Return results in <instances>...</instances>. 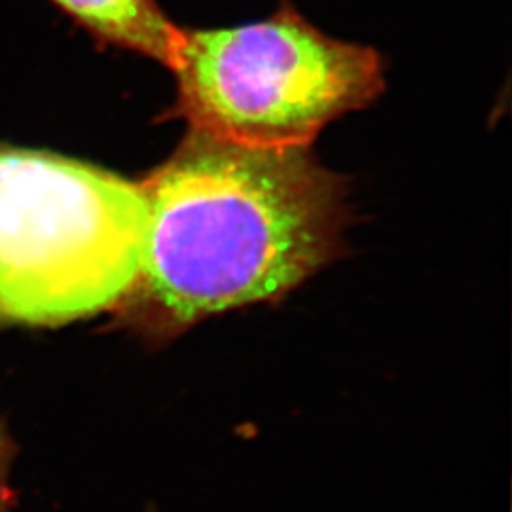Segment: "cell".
<instances>
[{"mask_svg": "<svg viewBox=\"0 0 512 512\" xmlns=\"http://www.w3.org/2000/svg\"><path fill=\"white\" fill-rule=\"evenodd\" d=\"M139 184L145 255L118 308L156 338L275 302L342 247L346 184L308 147H247L190 129Z\"/></svg>", "mask_w": 512, "mask_h": 512, "instance_id": "1", "label": "cell"}, {"mask_svg": "<svg viewBox=\"0 0 512 512\" xmlns=\"http://www.w3.org/2000/svg\"><path fill=\"white\" fill-rule=\"evenodd\" d=\"M141 184L0 145V321L55 327L118 308L145 255Z\"/></svg>", "mask_w": 512, "mask_h": 512, "instance_id": "2", "label": "cell"}, {"mask_svg": "<svg viewBox=\"0 0 512 512\" xmlns=\"http://www.w3.org/2000/svg\"><path fill=\"white\" fill-rule=\"evenodd\" d=\"M171 71L173 116L247 147H310L384 90L378 52L321 33L289 2L255 23L181 29Z\"/></svg>", "mask_w": 512, "mask_h": 512, "instance_id": "3", "label": "cell"}, {"mask_svg": "<svg viewBox=\"0 0 512 512\" xmlns=\"http://www.w3.org/2000/svg\"><path fill=\"white\" fill-rule=\"evenodd\" d=\"M99 42L145 55L171 69L181 27L156 0H50Z\"/></svg>", "mask_w": 512, "mask_h": 512, "instance_id": "4", "label": "cell"}, {"mask_svg": "<svg viewBox=\"0 0 512 512\" xmlns=\"http://www.w3.org/2000/svg\"><path fill=\"white\" fill-rule=\"evenodd\" d=\"M12 442L0 425V512H14V492L10 486Z\"/></svg>", "mask_w": 512, "mask_h": 512, "instance_id": "5", "label": "cell"}]
</instances>
